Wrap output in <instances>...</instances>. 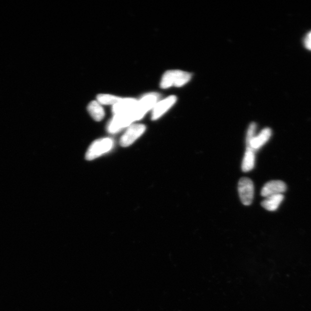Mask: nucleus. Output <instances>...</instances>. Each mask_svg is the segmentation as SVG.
<instances>
[{"label": "nucleus", "instance_id": "f257e3e1", "mask_svg": "<svg viewBox=\"0 0 311 311\" xmlns=\"http://www.w3.org/2000/svg\"><path fill=\"white\" fill-rule=\"evenodd\" d=\"M192 74L188 72L172 70L166 72L162 76L160 86L162 88H168L170 86L180 87L190 80Z\"/></svg>", "mask_w": 311, "mask_h": 311}, {"label": "nucleus", "instance_id": "f03ea898", "mask_svg": "<svg viewBox=\"0 0 311 311\" xmlns=\"http://www.w3.org/2000/svg\"><path fill=\"white\" fill-rule=\"evenodd\" d=\"M160 96L156 93H150L138 101L136 107L131 111L134 120L142 118L148 112L154 108L157 104Z\"/></svg>", "mask_w": 311, "mask_h": 311}, {"label": "nucleus", "instance_id": "7ed1b4c3", "mask_svg": "<svg viewBox=\"0 0 311 311\" xmlns=\"http://www.w3.org/2000/svg\"><path fill=\"white\" fill-rule=\"evenodd\" d=\"M113 140L110 138H104L96 140L91 145L86 152V160H92L108 152L112 149Z\"/></svg>", "mask_w": 311, "mask_h": 311}, {"label": "nucleus", "instance_id": "20e7f679", "mask_svg": "<svg viewBox=\"0 0 311 311\" xmlns=\"http://www.w3.org/2000/svg\"><path fill=\"white\" fill-rule=\"evenodd\" d=\"M134 121L131 112L114 115L108 125V130L110 134H116L123 128L130 126Z\"/></svg>", "mask_w": 311, "mask_h": 311}, {"label": "nucleus", "instance_id": "39448f33", "mask_svg": "<svg viewBox=\"0 0 311 311\" xmlns=\"http://www.w3.org/2000/svg\"><path fill=\"white\" fill-rule=\"evenodd\" d=\"M238 192L242 202L246 206L252 202L254 195V186L252 181L248 178H242L238 182Z\"/></svg>", "mask_w": 311, "mask_h": 311}, {"label": "nucleus", "instance_id": "423d86ee", "mask_svg": "<svg viewBox=\"0 0 311 311\" xmlns=\"http://www.w3.org/2000/svg\"><path fill=\"white\" fill-rule=\"evenodd\" d=\"M146 130V127L142 124H131L121 136L120 140L121 146L128 147L131 146L143 134Z\"/></svg>", "mask_w": 311, "mask_h": 311}, {"label": "nucleus", "instance_id": "0eeeda50", "mask_svg": "<svg viewBox=\"0 0 311 311\" xmlns=\"http://www.w3.org/2000/svg\"><path fill=\"white\" fill-rule=\"evenodd\" d=\"M286 190V185L282 180H272L265 184L261 190V196L266 197L282 194Z\"/></svg>", "mask_w": 311, "mask_h": 311}, {"label": "nucleus", "instance_id": "6e6552de", "mask_svg": "<svg viewBox=\"0 0 311 311\" xmlns=\"http://www.w3.org/2000/svg\"><path fill=\"white\" fill-rule=\"evenodd\" d=\"M177 98L176 96H170L164 98V100L158 102L153 108L152 116V118L153 120H157L164 114L169 110L172 106L176 103Z\"/></svg>", "mask_w": 311, "mask_h": 311}, {"label": "nucleus", "instance_id": "1a4fd4ad", "mask_svg": "<svg viewBox=\"0 0 311 311\" xmlns=\"http://www.w3.org/2000/svg\"><path fill=\"white\" fill-rule=\"evenodd\" d=\"M272 134V132L270 128H265L262 130L248 143L246 144V148H249L254 151L256 152L261 148L270 140Z\"/></svg>", "mask_w": 311, "mask_h": 311}, {"label": "nucleus", "instance_id": "9d476101", "mask_svg": "<svg viewBox=\"0 0 311 311\" xmlns=\"http://www.w3.org/2000/svg\"><path fill=\"white\" fill-rule=\"evenodd\" d=\"M138 102V101L135 98H122L118 103L113 106L112 112L114 114H120L131 112L136 107Z\"/></svg>", "mask_w": 311, "mask_h": 311}, {"label": "nucleus", "instance_id": "9b49d317", "mask_svg": "<svg viewBox=\"0 0 311 311\" xmlns=\"http://www.w3.org/2000/svg\"><path fill=\"white\" fill-rule=\"evenodd\" d=\"M284 199V196L282 194L271 196L266 197L261 204L265 210L274 212L278 210Z\"/></svg>", "mask_w": 311, "mask_h": 311}, {"label": "nucleus", "instance_id": "f8f14e48", "mask_svg": "<svg viewBox=\"0 0 311 311\" xmlns=\"http://www.w3.org/2000/svg\"><path fill=\"white\" fill-rule=\"evenodd\" d=\"M256 152L249 148H246V152L242 159V172H246L252 170L255 166Z\"/></svg>", "mask_w": 311, "mask_h": 311}, {"label": "nucleus", "instance_id": "ddd939ff", "mask_svg": "<svg viewBox=\"0 0 311 311\" xmlns=\"http://www.w3.org/2000/svg\"><path fill=\"white\" fill-rule=\"evenodd\" d=\"M88 110L91 116L96 121H100L104 117V109L98 102H91L88 106Z\"/></svg>", "mask_w": 311, "mask_h": 311}, {"label": "nucleus", "instance_id": "4468645a", "mask_svg": "<svg viewBox=\"0 0 311 311\" xmlns=\"http://www.w3.org/2000/svg\"><path fill=\"white\" fill-rule=\"evenodd\" d=\"M122 98L109 94H100L97 97L98 101L100 104L113 106L118 103Z\"/></svg>", "mask_w": 311, "mask_h": 311}, {"label": "nucleus", "instance_id": "2eb2a0df", "mask_svg": "<svg viewBox=\"0 0 311 311\" xmlns=\"http://www.w3.org/2000/svg\"><path fill=\"white\" fill-rule=\"evenodd\" d=\"M256 124L252 122L250 124L246 135V144L248 143L256 136Z\"/></svg>", "mask_w": 311, "mask_h": 311}, {"label": "nucleus", "instance_id": "dca6fc26", "mask_svg": "<svg viewBox=\"0 0 311 311\" xmlns=\"http://www.w3.org/2000/svg\"><path fill=\"white\" fill-rule=\"evenodd\" d=\"M304 44L308 50H311V32L307 34L304 40Z\"/></svg>", "mask_w": 311, "mask_h": 311}]
</instances>
